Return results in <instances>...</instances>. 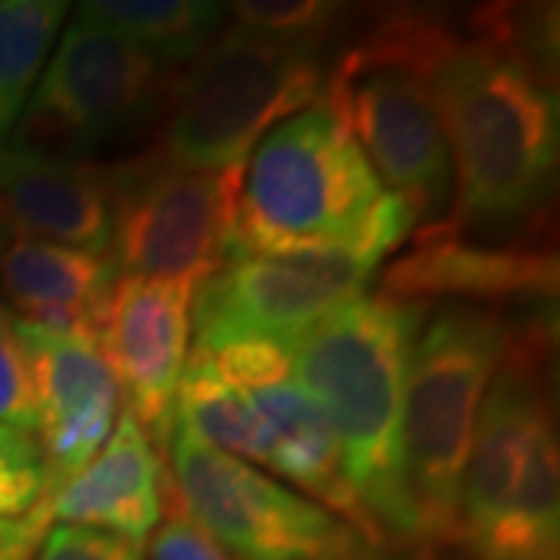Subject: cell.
Instances as JSON below:
<instances>
[{"label": "cell", "instance_id": "d6986e66", "mask_svg": "<svg viewBox=\"0 0 560 560\" xmlns=\"http://www.w3.org/2000/svg\"><path fill=\"white\" fill-rule=\"evenodd\" d=\"M175 420L187 427L194 436H200L209 445H215L221 452L234 455V458L259 460L268 467L271 460V430L256 411L253 399L224 383L200 359H187L184 374H180L178 389H175Z\"/></svg>", "mask_w": 560, "mask_h": 560}, {"label": "cell", "instance_id": "7402d4cb", "mask_svg": "<svg viewBox=\"0 0 560 560\" xmlns=\"http://www.w3.org/2000/svg\"><path fill=\"white\" fill-rule=\"evenodd\" d=\"M50 489L38 440L25 430L0 423V517L20 521L32 514Z\"/></svg>", "mask_w": 560, "mask_h": 560}, {"label": "cell", "instance_id": "ba28073f", "mask_svg": "<svg viewBox=\"0 0 560 560\" xmlns=\"http://www.w3.org/2000/svg\"><path fill=\"white\" fill-rule=\"evenodd\" d=\"M168 66L109 28L75 20L7 143L47 156L91 150L168 97Z\"/></svg>", "mask_w": 560, "mask_h": 560}, {"label": "cell", "instance_id": "277c9868", "mask_svg": "<svg viewBox=\"0 0 560 560\" xmlns=\"http://www.w3.org/2000/svg\"><path fill=\"white\" fill-rule=\"evenodd\" d=\"M324 84L318 50L231 25L172 79V109L150 160L180 172L246 168L259 140L315 106Z\"/></svg>", "mask_w": 560, "mask_h": 560}, {"label": "cell", "instance_id": "603a6c76", "mask_svg": "<svg viewBox=\"0 0 560 560\" xmlns=\"http://www.w3.org/2000/svg\"><path fill=\"white\" fill-rule=\"evenodd\" d=\"M293 349L268 340H234L194 352V359L206 361L221 381L237 386L243 393L271 386V383L290 381L293 371Z\"/></svg>", "mask_w": 560, "mask_h": 560}, {"label": "cell", "instance_id": "4fadbf2b", "mask_svg": "<svg viewBox=\"0 0 560 560\" xmlns=\"http://www.w3.org/2000/svg\"><path fill=\"white\" fill-rule=\"evenodd\" d=\"M116 168L0 147V234L109 253Z\"/></svg>", "mask_w": 560, "mask_h": 560}, {"label": "cell", "instance_id": "ac0fdd59", "mask_svg": "<svg viewBox=\"0 0 560 560\" xmlns=\"http://www.w3.org/2000/svg\"><path fill=\"white\" fill-rule=\"evenodd\" d=\"M75 20L109 28L162 66L194 62L219 38L224 3L209 0H88Z\"/></svg>", "mask_w": 560, "mask_h": 560}, {"label": "cell", "instance_id": "8fae6325", "mask_svg": "<svg viewBox=\"0 0 560 560\" xmlns=\"http://www.w3.org/2000/svg\"><path fill=\"white\" fill-rule=\"evenodd\" d=\"M16 330L35 381V440L50 489H57L109 440L121 415V386L94 330H62L22 318Z\"/></svg>", "mask_w": 560, "mask_h": 560}, {"label": "cell", "instance_id": "44dd1931", "mask_svg": "<svg viewBox=\"0 0 560 560\" xmlns=\"http://www.w3.org/2000/svg\"><path fill=\"white\" fill-rule=\"evenodd\" d=\"M234 25L256 32L261 38L300 44L320 50L330 38L334 25L342 20V3H320V0H243L231 7Z\"/></svg>", "mask_w": 560, "mask_h": 560}, {"label": "cell", "instance_id": "7c38bea8", "mask_svg": "<svg viewBox=\"0 0 560 560\" xmlns=\"http://www.w3.org/2000/svg\"><path fill=\"white\" fill-rule=\"evenodd\" d=\"M197 287L184 280L119 275L101 318V349L119 386L128 393V411L150 427V436L165 445L190 330Z\"/></svg>", "mask_w": 560, "mask_h": 560}, {"label": "cell", "instance_id": "484cf974", "mask_svg": "<svg viewBox=\"0 0 560 560\" xmlns=\"http://www.w3.org/2000/svg\"><path fill=\"white\" fill-rule=\"evenodd\" d=\"M150 560H231V555L221 548L219 541L209 539L200 526H194L180 514H172L153 533Z\"/></svg>", "mask_w": 560, "mask_h": 560}, {"label": "cell", "instance_id": "9a60e30c", "mask_svg": "<svg viewBox=\"0 0 560 560\" xmlns=\"http://www.w3.org/2000/svg\"><path fill=\"white\" fill-rule=\"evenodd\" d=\"M162 499L160 455L135 411L121 408L101 452L75 477L50 489L40 511L47 523L94 529L143 551L160 526Z\"/></svg>", "mask_w": 560, "mask_h": 560}, {"label": "cell", "instance_id": "6da1fadb", "mask_svg": "<svg viewBox=\"0 0 560 560\" xmlns=\"http://www.w3.org/2000/svg\"><path fill=\"white\" fill-rule=\"evenodd\" d=\"M420 212L386 194L355 138L324 103L275 125L243 168L231 256L355 253L381 265Z\"/></svg>", "mask_w": 560, "mask_h": 560}, {"label": "cell", "instance_id": "3957f363", "mask_svg": "<svg viewBox=\"0 0 560 560\" xmlns=\"http://www.w3.org/2000/svg\"><path fill=\"white\" fill-rule=\"evenodd\" d=\"M430 84L455 178V206L442 228L467 234L533 215L558 168V91L548 62L460 35Z\"/></svg>", "mask_w": 560, "mask_h": 560}, {"label": "cell", "instance_id": "5bb4252c", "mask_svg": "<svg viewBox=\"0 0 560 560\" xmlns=\"http://www.w3.org/2000/svg\"><path fill=\"white\" fill-rule=\"evenodd\" d=\"M558 256L548 243L486 246L467 234H455L440 221L418 231L411 253L389 265L383 296L401 302H427L433 296L464 300H514L555 296Z\"/></svg>", "mask_w": 560, "mask_h": 560}, {"label": "cell", "instance_id": "5b68a950", "mask_svg": "<svg viewBox=\"0 0 560 560\" xmlns=\"http://www.w3.org/2000/svg\"><path fill=\"white\" fill-rule=\"evenodd\" d=\"M504 349V320L492 308L464 302L436 312L415 342L405 381L401 440L420 541L458 539L467 455Z\"/></svg>", "mask_w": 560, "mask_h": 560}, {"label": "cell", "instance_id": "30bf717a", "mask_svg": "<svg viewBox=\"0 0 560 560\" xmlns=\"http://www.w3.org/2000/svg\"><path fill=\"white\" fill-rule=\"evenodd\" d=\"M377 261L355 253L237 256L194 296V352L234 340L296 342L346 302L364 296Z\"/></svg>", "mask_w": 560, "mask_h": 560}, {"label": "cell", "instance_id": "d4e9b609", "mask_svg": "<svg viewBox=\"0 0 560 560\" xmlns=\"http://www.w3.org/2000/svg\"><path fill=\"white\" fill-rule=\"evenodd\" d=\"M35 560H143V551L94 529L57 523L38 541Z\"/></svg>", "mask_w": 560, "mask_h": 560}, {"label": "cell", "instance_id": "8992f818", "mask_svg": "<svg viewBox=\"0 0 560 560\" xmlns=\"http://www.w3.org/2000/svg\"><path fill=\"white\" fill-rule=\"evenodd\" d=\"M162 448L172 477L168 495L180 517L241 560L371 558L374 548L337 514L194 436L187 427L172 423Z\"/></svg>", "mask_w": 560, "mask_h": 560}, {"label": "cell", "instance_id": "cb8c5ba5", "mask_svg": "<svg viewBox=\"0 0 560 560\" xmlns=\"http://www.w3.org/2000/svg\"><path fill=\"white\" fill-rule=\"evenodd\" d=\"M0 423L16 427L35 436L38 427V401L28 352L16 330V315L0 305Z\"/></svg>", "mask_w": 560, "mask_h": 560}, {"label": "cell", "instance_id": "52a82bcc", "mask_svg": "<svg viewBox=\"0 0 560 560\" xmlns=\"http://www.w3.org/2000/svg\"><path fill=\"white\" fill-rule=\"evenodd\" d=\"M243 168L180 172L153 160L116 168L109 261L119 275L200 290L231 256Z\"/></svg>", "mask_w": 560, "mask_h": 560}, {"label": "cell", "instance_id": "ffe728a7", "mask_svg": "<svg viewBox=\"0 0 560 560\" xmlns=\"http://www.w3.org/2000/svg\"><path fill=\"white\" fill-rule=\"evenodd\" d=\"M66 13L62 0H0V147L38 84Z\"/></svg>", "mask_w": 560, "mask_h": 560}, {"label": "cell", "instance_id": "7a4b0ae2", "mask_svg": "<svg viewBox=\"0 0 560 560\" xmlns=\"http://www.w3.org/2000/svg\"><path fill=\"white\" fill-rule=\"evenodd\" d=\"M427 302L359 296L293 346V371L334 430L346 480L383 536L420 541L405 467V381Z\"/></svg>", "mask_w": 560, "mask_h": 560}, {"label": "cell", "instance_id": "2e32d148", "mask_svg": "<svg viewBox=\"0 0 560 560\" xmlns=\"http://www.w3.org/2000/svg\"><path fill=\"white\" fill-rule=\"evenodd\" d=\"M246 396L253 399L256 411L271 430L268 467L302 486L305 492H312L324 511L349 523L371 548L383 545L386 536L381 533V526L371 521L355 489L346 480L334 430L315 399L293 381L259 386V389H249Z\"/></svg>", "mask_w": 560, "mask_h": 560}, {"label": "cell", "instance_id": "9c48e42d", "mask_svg": "<svg viewBox=\"0 0 560 560\" xmlns=\"http://www.w3.org/2000/svg\"><path fill=\"white\" fill-rule=\"evenodd\" d=\"M318 103L346 125L389 194L415 202L420 215L448 200V140L433 84L418 69L346 50Z\"/></svg>", "mask_w": 560, "mask_h": 560}, {"label": "cell", "instance_id": "e0dca14e", "mask_svg": "<svg viewBox=\"0 0 560 560\" xmlns=\"http://www.w3.org/2000/svg\"><path fill=\"white\" fill-rule=\"evenodd\" d=\"M116 278L109 256L0 234V287L22 320L101 334L103 305Z\"/></svg>", "mask_w": 560, "mask_h": 560}]
</instances>
